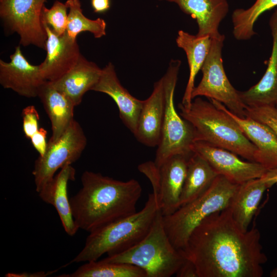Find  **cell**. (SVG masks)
I'll use <instances>...</instances> for the list:
<instances>
[{
  "instance_id": "10",
  "label": "cell",
  "mask_w": 277,
  "mask_h": 277,
  "mask_svg": "<svg viewBox=\"0 0 277 277\" xmlns=\"http://www.w3.org/2000/svg\"><path fill=\"white\" fill-rule=\"evenodd\" d=\"M190 155H174L160 166L152 161L138 166V170L151 183L153 193L163 216L171 214L181 206V195Z\"/></svg>"
},
{
  "instance_id": "16",
  "label": "cell",
  "mask_w": 277,
  "mask_h": 277,
  "mask_svg": "<svg viewBox=\"0 0 277 277\" xmlns=\"http://www.w3.org/2000/svg\"><path fill=\"white\" fill-rule=\"evenodd\" d=\"M210 101L235 120L242 131L258 150L256 163L267 170L277 169V136L266 124L249 116L238 117L223 104L214 100Z\"/></svg>"
},
{
  "instance_id": "18",
  "label": "cell",
  "mask_w": 277,
  "mask_h": 277,
  "mask_svg": "<svg viewBox=\"0 0 277 277\" xmlns=\"http://www.w3.org/2000/svg\"><path fill=\"white\" fill-rule=\"evenodd\" d=\"M269 24L273 42L266 70L256 84L246 91H239L241 100L247 107L275 106L277 103V9Z\"/></svg>"
},
{
  "instance_id": "5",
  "label": "cell",
  "mask_w": 277,
  "mask_h": 277,
  "mask_svg": "<svg viewBox=\"0 0 277 277\" xmlns=\"http://www.w3.org/2000/svg\"><path fill=\"white\" fill-rule=\"evenodd\" d=\"M239 185L219 175L201 195L171 214L163 216L166 232L173 246L183 251L192 232L205 218L230 207Z\"/></svg>"
},
{
  "instance_id": "14",
  "label": "cell",
  "mask_w": 277,
  "mask_h": 277,
  "mask_svg": "<svg viewBox=\"0 0 277 277\" xmlns=\"http://www.w3.org/2000/svg\"><path fill=\"white\" fill-rule=\"evenodd\" d=\"M47 33L46 56L39 64L42 75L46 81L54 82L69 72L77 63L81 55L77 39L65 32L55 34L50 27L43 24Z\"/></svg>"
},
{
  "instance_id": "15",
  "label": "cell",
  "mask_w": 277,
  "mask_h": 277,
  "mask_svg": "<svg viewBox=\"0 0 277 277\" xmlns=\"http://www.w3.org/2000/svg\"><path fill=\"white\" fill-rule=\"evenodd\" d=\"M92 90L105 93L116 103L121 120L134 135L143 101L132 96L121 84L110 62L102 68L101 77Z\"/></svg>"
},
{
  "instance_id": "19",
  "label": "cell",
  "mask_w": 277,
  "mask_h": 277,
  "mask_svg": "<svg viewBox=\"0 0 277 277\" xmlns=\"http://www.w3.org/2000/svg\"><path fill=\"white\" fill-rule=\"evenodd\" d=\"M76 171L71 165H66L38 192L44 202L56 210L66 233L75 235L79 229L74 220L68 195V184L75 180Z\"/></svg>"
},
{
  "instance_id": "28",
  "label": "cell",
  "mask_w": 277,
  "mask_h": 277,
  "mask_svg": "<svg viewBox=\"0 0 277 277\" xmlns=\"http://www.w3.org/2000/svg\"><path fill=\"white\" fill-rule=\"evenodd\" d=\"M65 4L69 10L66 33L71 38L76 39L79 33L89 32L96 38L106 34V23L102 18L91 19L83 13L80 0H67Z\"/></svg>"
},
{
  "instance_id": "11",
  "label": "cell",
  "mask_w": 277,
  "mask_h": 277,
  "mask_svg": "<svg viewBox=\"0 0 277 277\" xmlns=\"http://www.w3.org/2000/svg\"><path fill=\"white\" fill-rule=\"evenodd\" d=\"M47 0H0V17L8 33H16L19 44L45 50L47 33L41 12Z\"/></svg>"
},
{
  "instance_id": "17",
  "label": "cell",
  "mask_w": 277,
  "mask_h": 277,
  "mask_svg": "<svg viewBox=\"0 0 277 277\" xmlns=\"http://www.w3.org/2000/svg\"><path fill=\"white\" fill-rule=\"evenodd\" d=\"M165 108V97L161 78L153 85L152 93L143 101L134 135L142 144L157 147L161 137Z\"/></svg>"
},
{
  "instance_id": "13",
  "label": "cell",
  "mask_w": 277,
  "mask_h": 277,
  "mask_svg": "<svg viewBox=\"0 0 277 277\" xmlns=\"http://www.w3.org/2000/svg\"><path fill=\"white\" fill-rule=\"evenodd\" d=\"M10 58L9 62L0 60L1 86L27 98L37 97L41 86L46 81L39 65L30 64L24 56L19 46L16 47Z\"/></svg>"
},
{
  "instance_id": "6",
  "label": "cell",
  "mask_w": 277,
  "mask_h": 277,
  "mask_svg": "<svg viewBox=\"0 0 277 277\" xmlns=\"http://www.w3.org/2000/svg\"><path fill=\"white\" fill-rule=\"evenodd\" d=\"M186 259L169 239L159 209L150 231L140 242L124 252L102 260L135 265L143 269L147 277H170L176 274Z\"/></svg>"
},
{
  "instance_id": "37",
  "label": "cell",
  "mask_w": 277,
  "mask_h": 277,
  "mask_svg": "<svg viewBox=\"0 0 277 277\" xmlns=\"http://www.w3.org/2000/svg\"><path fill=\"white\" fill-rule=\"evenodd\" d=\"M270 277H277V266L273 269L270 273Z\"/></svg>"
},
{
  "instance_id": "1",
  "label": "cell",
  "mask_w": 277,
  "mask_h": 277,
  "mask_svg": "<svg viewBox=\"0 0 277 277\" xmlns=\"http://www.w3.org/2000/svg\"><path fill=\"white\" fill-rule=\"evenodd\" d=\"M259 230L242 231L230 207L205 218L192 232L182 253L198 277H261L267 257Z\"/></svg>"
},
{
  "instance_id": "4",
  "label": "cell",
  "mask_w": 277,
  "mask_h": 277,
  "mask_svg": "<svg viewBox=\"0 0 277 277\" xmlns=\"http://www.w3.org/2000/svg\"><path fill=\"white\" fill-rule=\"evenodd\" d=\"M154 194L135 213L90 232L82 250L70 263L97 261L103 254L124 252L140 242L150 231L159 210Z\"/></svg>"
},
{
  "instance_id": "25",
  "label": "cell",
  "mask_w": 277,
  "mask_h": 277,
  "mask_svg": "<svg viewBox=\"0 0 277 277\" xmlns=\"http://www.w3.org/2000/svg\"><path fill=\"white\" fill-rule=\"evenodd\" d=\"M217 175L203 157L193 152L188 160L180 199L181 206L201 195L209 188Z\"/></svg>"
},
{
  "instance_id": "7",
  "label": "cell",
  "mask_w": 277,
  "mask_h": 277,
  "mask_svg": "<svg viewBox=\"0 0 277 277\" xmlns=\"http://www.w3.org/2000/svg\"><path fill=\"white\" fill-rule=\"evenodd\" d=\"M181 65L179 60H171L167 71L162 77L165 97L164 116L155 160L157 166L176 154L191 155L195 142L192 126L176 111L174 95L177 76Z\"/></svg>"
},
{
  "instance_id": "29",
  "label": "cell",
  "mask_w": 277,
  "mask_h": 277,
  "mask_svg": "<svg viewBox=\"0 0 277 277\" xmlns=\"http://www.w3.org/2000/svg\"><path fill=\"white\" fill-rule=\"evenodd\" d=\"M68 7L65 3L55 1L50 8L44 6L41 12V22L47 25L57 35L63 34L68 23Z\"/></svg>"
},
{
  "instance_id": "12",
  "label": "cell",
  "mask_w": 277,
  "mask_h": 277,
  "mask_svg": "<svg viewBox=\"0 0 277 277\" xmlns=\"http://www.w3.org/2000/svg\"><path fill=\"white\" fill-rule=\"evenodd\" d=\"M192 150L203 157L218 175L236 184L260 178L267 171L258 163L243 161L236 154L207 142L195 141Z\"/></svg>"
},
{
  "instance_id": "3",
  "label": "cell",
  "mask_w": 277,
  "mask_h": 277,
  "mask_svg": "<svg viewBox=\"0 0 277 277\" xmlns=\"http://www.w3.org/2000/svg\"><path fill=\"white\" fill-rule=\"evenodd\" d=\"M180 115L193 127L195 141H203L256 162L258 150L229 114L200 96L188 108L179 104Z\"/></svg>"
},
{
  "instance_id": "26",
  "label": "cell",
  "mask_w": 277,
  "mask_h": 277,
  "mask_svg": "<svg viewBox=\"0 0 277 277\" xmlns=\"http://www.w3.org/2000/svg\"><path fill=\"white\" fill-rule=\"evenodd\" d=\"M63 277H147L145 271L135 265L101 260L87 262Z\"/></svg>"
},
{
  "instance_id": "9",
  "label": "cell",
  "mask_w": 277,
  "mask_h": 277,
  "mask_svg": "<svg viewBox=\"0 0 277 277\" xmlns=\"http://www.w3.org/2000/svg\"><path fill=\"white\" fill-rule=\"evenodd\" d=\"M86 145L84 131L74 119L58 139L49 140L45 153L34 162L32 173L36 191L39 192L58 169L76 161Z\"/></svg>"
},
{
  "instance_id": "38",
  "label": "cell",
  "mask_w": 277,
  "mask_h": 277,
  "mask_svg": "<svg viewBox=\"0 0 277 277\" xmlns=\"http://www.w3.org/2000/svg\"><path fill=\"white\" fill-rule=\"evenodd\" d=\"M275 107L276 108V109H277V103H276L275 105Z\"/></svg>"
},
{
  "instance_id": "27",
  "label": "cell",
  "mask_w": 277,
  "mask_h": 277,
  "mask_svg": "<svg viewBox=\"0 0 277 277\" xmlns=\"http://www.w3.org/2000/svg\"><path fill=\"white\" fill-rule=\"evenodd\" d=\"M275 6H277V0H256L247 9L234 10L232 14V22L235 38L239 41L250 39L255 34L254 25L259 17Z\"/></svg>"
},
{
  "instance_id": "32",
  "label": "cell",
  "mask_w": 277,
  "mask_h": 277,
  "mask_svg": "<svg viewBox=\"0 0 277 277\" xmlns=\"http://www.w3.org/2000/svg\"><path fill=\"white\" fill-rule=\"evenodd\" d=\"M47 131L44 128L39 130L30 138L32 146L37 151L39 156H43L46 152L48 142L46 141Z\"/></svg>"
},
{
  "instance_id": "8",
  "label": "cell",
  "mask_w": 277,
  "mask_h": 277,
  "mask_svg": "<svg viewBox=\"0 0 277 277\" xmlns=\"http://www.w3.org/2000/svg\"><path fill=\"white\" fill-rule=\"evenodd\" d=\"M225 35L212 38L209 52L201 68L202 80L195 87L191 98L204 96L223 104L232 113L241 118L246 117V105L231 85L225 72L222 49Z\"/></svg>"
},
{
  "instance_id": "33",
  "label": "cell",
  "mask_w": 277,
  "mask_h": 277,
  "mask_svg": "<svg viewBox=\"0 0 277 277\" xmlns=\"http://www.w3.org/2000/svg\"><path fill=\"white\" fill-rule=\"evenodd\" d=\"M175 274L177 277H198L194 264L187 259Z\"/></svg>"
},
{
  "instance_id": "22",
  "label": "cell",
  "mask_w": 277,
  "mask_h": 277,
  "mask_svg": "<svg viewBox=\"0 0 277 277\" xmlns=\"http://www.w3.org/2000/svg\"><path fill=\"white\" fill-rule=\"evenodd\" d=\"M37 97L50 121L52 135L49 140L55 141L74 120L73 112L75 106L65 94L47 81L41 86Z\"/></svg>"
},
{
  "instance_id": "31",
  "label": "cell",
  "mask_w": 277,
  "mask_h": 277,
  "mask_svg": "<svg viewBox=\"0 0 277 277\" xmlns=\"http://www.w3.org/2000/svg\"><path fill=\"white\" fill-rule=\"evenodd\" d=\"M23 129L25 136L30 139L39 129V115L33 105H29L22 110Z\"/></svg>"
},
{
  "instance_id": "30",
  "label": "cell",
  "mask_w": 277,
  "mask_h": 277,
  "mask_svg": "<svg viewBox=\"0 0 277 277\" xmlns=\"http://www.w3.org/2000/svg\"><path fill=\"white\" fill-rule=\"evenodd\" d=\"M246 116L267 125L277 136V109L274 106H246Z\"/></svg>"
},
{
  "instance_id": "2",
  "label": "cell",
  "mask_w": 277,
  "mask_h": 277,
  "mask_svg": "<svg viewBox=\"0 0 277 277\" xmlns=\"http://www.w3.org/2000/svg\"><path fill=\"white\" fill-rule=\"evenodd\" d=\"M82 188L70 199L72 215L79 229L91 232L136 212L142 188L131 179L122 181L85 171Z\"/></svg>"
},
{
  "instance_id": "35",
  "label": "cell",
  "mask_w": 277,
  "mask_h": 277,
  "mask_svg": "<svg viewBox=\"0 0 277 277\" xmlns=\"http://www.w3.org/2000/svg\"><path fill=\"white\" fill-rule=\"evenodd\" d=\"M57 270L48 271L45 272V271H39L35 273H27L23 272L21 273H8L6 274L5 276L7 277H44L49 275L52 274L56 272Z\"/></svg>"
},
{
  "instance_id": "24",
  "label": "cell",
  "mask_w": 277,
  "mask_h": 277,
  "mask_svg": "<svg viewBox=\"0 0 277 277\" xmlns=\"http://www.w3.org/2000/svg\"><path fill=\"white\" fill-rule=\"evenodd\" d=\"M267 189L266 183L261 177L250 180L239 185L229 207L233 219L243 232L248 230Z\"/></svg>"
},
{
  "instance_id": "34",
  "label": "cell",
  "mask_w": 277,
  "mask_h": 277,
  "mask_svg": "<svg viewBox=\"0 0 277 277\" xmlns=\"http://www.w3.org/2000/svg\"><path fill=\"white\" fill-rule=\"evenodd\" d=\"M261 178L265 182L267 188H270L277 183V169L267 170Z\"/></svg>"
},
{
  "instance_id": "36",
  "label": "cell",
  "mask_w": 277,
  "mask_h": 277,
  "mask_svg": "<svg viewBox=\"0 0 277 277\" xmlns=\"http://www.w3.org/2000/svg\"><path fill=\"white\" fill-rule=\"evenodd\" d=\"M91 5L95 12H103L110 8V1L109 0H91Z\"/></svg>"
},
{
  "instance_id": "23",
  "label": "cell",
  "mask_w": 277,
  "mask_h": 277,
  "mask_svg": "<svg viewBox=\"0 0 277 277\" xmlns=\"http://www.w3.org/2000/svg\"><path fill=\"white\" fill-rule=\"evenodd\" d=\"M175 41L177 46L185 51L189 68V78L182 102L183 106L188 108L192 101L195 78L209 52L212 38L208 35H194L179 30Z\"/></svg>"
},
{
  "instance_id": "20",
  "label": "cell",
  "mask_w": 277,
  "mask_h": 277,
  "mask_svg": "<svg viewBox=\"0 0 277 277\" xmlns=\"http://www.w3.org/2000/svg\"><path fill=\"white\" fill-rule=\"evenodd\" d=\"M174 3L185 13L195 19L198 25L197 36L211 38L222 37L220 23L229 11L227 0H159Z\"/></svg>"
},
{
  "instance_id": "21",
  "label": "cell",
  "mask_w": 277,
  "mask_h": 277,
  "mask_svg": "<svg viewBox=\"0 0 277 277\" xmlns=\"http://www.w3.org/2000/svg\"><path fill=\"white\" fill-rule=\"evenodd\" d=\"M102 72V68L81 54L76 65L69 72L51 83L76 107L81 104L84 95L92 90L98 82Z\"/></svg>"
}]
</instances>
